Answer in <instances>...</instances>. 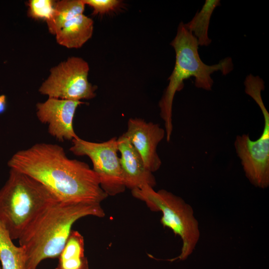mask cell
<instances>
[{
  "label": "cell",
  "instance_id": "1",
  "mask_svg": "<svg viewBox=\"0 0 269 269\" xmlns=\"http://www.w3.org/2000/svg\"><path fill=\"white\" fill-rule=\"evenodd\" d=\"M7 164L42 183L61 202L100 204L108 196L93 169L70 159L56 144L37 143L19 150Z\"/></svg>",
  "mask_w": 269,
  "mask_h": 269
},
{
  "label": "cell",
  "instance_id": "2",
  "mask_svg": "<svg viewBox=\"0 0 269 269\" xmlns=\"http://www.w3.org/2000/svg\"><path fill=\"white\" fill-rule=\"evenodd\" d=\"M99 203L58 201L42 212L18 239L26 257V269H37L44 260L58 258L79 219L92 216L102 218Z\"/></svg>",
  "mask_w": 269,
  "mask_h": 269
},
{
  "label": "cell",
  "instance_id": "3",
  "mask_svg": "<svg viewBox=\"0 0 269 269\" xmlns=\"http://www.w3.org/2000/svg\"><path fill=\"white\" fill-rule=\"evenodd\" d=\"M170 45L175 52L174 69L168 78V84L159 101L160 115L164 123L166 140L169 142L173 130L172 104L175 93L184 87L183 81L191 77L196 87L211 91L214 83L211 75L220 71L223 75L233 69L232 59L226 57L217 64L209 65L201 59L196 38L181 22Z\"/></svg>",
  "mask_w": 269,
  "mask_h": 269
},
{
  "label": "cell",
  "instance_id": "4",
  "mask_svg": "<svg viewBox=\"0 0 269 269\" xmlns=\"http://www.w3.org/2000/svg\"><path fill=\"white\" fill-rule=\"evenodd\" d=\"M58 201L42 183L10 168L8 179L0 189V222L12 240H18L42 212Z\"/></svg>",
  "mask_w": 269,
  "mask_h": 269
},
{
  "label": "cell",
  "instance_id": "5",
  "mask_svg": "<svg viewBox=\"0 0 269 269\" xmlns=\"http://www.w3.org/2000/svg\"><path fill=\"white\" fill-rule=\"evenodd\" d=\"M131 192L134 197L143 201L151 211L161 212V224L171 229L182 240L181 253L176 259H187L195 249L200 236L199 223L192 207L168 191H155L148 185Z\"/></svg>",
  "mask_w": 269,
  "mask_h": 269
},
{
  "label": "cell",
  "instance_id": "6",
  "mask_svg": "<svg viewBox=\"0 0 269 269\" xmlns=\"http://www.w3.org/2000/svg\"><path fill=\"white\" fill-rule=\"evenodd\" d=\"M244 85L245 93L255 101L262 112L264 130L255 140L251 139L249 134L237 135L234 147L250 182L256 187L265 189L269 186V113L261 95L265 83L259 76L250 74L246 77Z\"/></svg>",
  "mask_w": 269,
  "mask_h": 269
},
{
  "label": "cell",
  "instance_id": "7",
  "mask_svg": "<svg viewBox=\"0 0 269 269\" xmlns=\"http://www.w3.org/2000/svg\"><path fill=\"white\" fill-rule=\"evenodd\" d=\"M70 150L78 156H87L93 163L100 186L108 196H115L126 190L124 175L118 155L117 138L91 142L78 138L72 140Z\"/></svg>",
  "mask_w": 269,
  "mask_h": 269
},
{
  "label": "cell",
  "instance_id": "8",
  "mask_svg": "<svg viewBox=\"0 0 269 269\" xmlns=\"http://www.w3.org/2000/svg\"><path fill=\"white\" fill-rule=\"evenodd\" d=\"M89 67L81 58L72 57L52 68L39 92L48 98L80 101L96 96V87L88 80Z\"/></svg>",
  "mask_w": 269,
  "mask_h": 269
},
{
  "label": "cell",
  "instance_id": "9",
  "mask_svg": "<svg viewBox=\"0 0 269 269\" xmlns=\"http://www.w3.org/2000/svg\"><path fill=\"white\" fill-rule=\"evenodd\" d=\"M83 103L80 101L48 99L36 105V115L38 120L48 125L50 134L59 140L76 139L73 125L77 108Z\"/></svg>",
  "mask_w": 269,
  "mask_h": 269
},
{
  "label": "cell",
  "instance_id": "10",
  "mask_svg": "<svg viewBox=\"0 0 269 269\" xmlns=\"http://www.w3.org/2000/svg\"><path fill=\"white\" fill-rule=\"evenodd\" d=\"M123 134L139 154L146 167L152 173L158 170L161 161L157 147L165 135V130L157 124L135 118L129 120L127 130Z\"/></svg>",
  "mask_w": 269,
  "mask_h": 269
},
{
  "label": "cell",
  "instance_id": "11",
  "mask_svg": "<svg viewBox=\"0 0 269 269\" xmlns=\"http://www.w3.org/2000/svg\"><path fill=\"white\" fill-rule=\"evenodd\" d=\"M117 143L126 187L131 191L145 185L153 188L156 183L155 177L129 139L123 134L117 138Z\"/></svg>",
  "mask_w": 269,
  "mask_h": 269
},
{
  "label": "cell",
  "instance_id": "12",
  "mask_svg": "<svg viewBox=\"0 0 269 269\" xmlns=\"http://www.w3.org/2000/svg\"><path fill=\"white\" fill-rule=\"evenodd\" d=\"M93 28V20L83 13L61 24L54 34L60 45L78 48L92 37Z\"/></svg>",
  "mask_w": 269,
  "mask_h": 269
},
{
  "label": "cell",
  "instance_id": "13",
  "mask_svg": "<svg viewBox=\"0 0 269 269\" xmlns=\"http://www.w3.org/2000/svg\"><path fill=\"white\" fill-rule=\"evenodd\" d=\"M58 258L55 269H89L84 254V237L77 231L72 230Z\"/></svg>",
  "mask_w": 269,
  "mask_h": 269
},
{
  "label": "cell",
  "instance_id": "14",
  "mask_svg": "<svg viewBox=\"0 0 269 269\" xmlns=\"http://www.w3.org/2000/svg\"><path fill=\"white\" fill-rule=\"evenodd\" d=\"M0 265L1 269H26L23 248L14 245L0 222Z\"/></svg>",
  "mask_w": 269,
  "mask_h": 269
},
{
  "label": "cell",
  "instance_id": "15",
  "mask_svg": "<svg viewBox=\"0 0 269 269\" xmlns=\"http://www.w3.org/2000/svg\"><path fill=\"white\" fill-rule=\"evenodd\" d=\"M220 5L219 0H206L202 8L190 21L185 23L186 27L196 38L199 46H207L212 42L208 36V28L214 9Z\"/></svg>",
  "mask_w": 269,
  "mask_h": 269
},
{
  "label": "cell",
  "instance_id": "16",
  "mask_svg": "<svg viewBox=\"0 0 269 269\" xmlns=\"http://www.w3.org/2000/svg\"><path fill=\"white\" fill-rule=\"evenodd\" d=\"M85 4L83 0H63L54 6L51 18L47 21L50 32L54 34L56 29L64 22L83 13Z\"/></svg>",
  "mask_w": 269,
  "mask_h": 269
},
{
  "label": "cell",
  "instance_id": "17",
  "mask_svg": "<svg viewBox=\"0 0 269 269\" xmlns=\"http://www.w3.org/2000/svg\"><path fill=\"white\" fill-rule=\"evenodd\" d=\"M29 14L34 18L49 20L54 11L53 2L51 0H31L29 2Z\"/></svg>",
  "mask_w": 269,
  "mask_h": 269
},
{
  "label": "cell",
  "instance_id": "18",
  "mask_svg": "<svg viewBox=\"0 0 269 269\" xmlns=\"http://www.w3.org/2000/svg\"><path fill=\"white\" fill-rule=\"evenodd\" d=\"M93 8V14H103L115 10L121 1L118 0H83Z\"/></svg>",
  "mask_w": 269,
  "mask_h": 269
},
{
  "label": "cell",
  "instance_id": "19",
  "mask_svg": "<svg viewBox=\"0 0 269 269\" xmlns=\"http://www.w3.org/2000/svg\"><path fill=\"white\" fill-rule=\"evenodd\" d=\"M6 108V98L5 95H0V114L3 113Z\"/></svg>",
  "mask_w": 269,
  "mask_h": 269
},
{
  "label": "cell",
  "instance_id": "20",
  "mask_svg": "<svg viewBox=\"0 0 269 269\" xmlns=\"http://www.w3.org/2000/svg\"><path fill=\"white\" fill-rule=\"evenodd\" d=\"M0 269H1V267H0Z\"/></svg>",
  "mask_w": 269,
  "mask_h": 269
}]
</instances>
